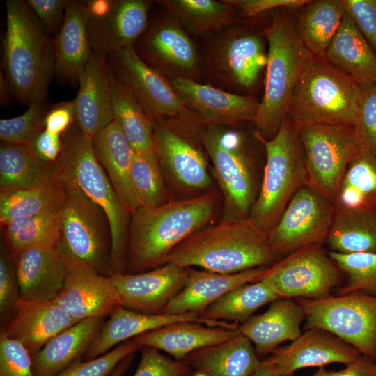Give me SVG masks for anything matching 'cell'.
Segmentation results:
<instances>
[{"instance_id":"1","label":"cell","mask_w":376,"mask_h":376,"mask_svg":"<svg viewBox=\"0 0 376 376\" xmlns=\"http://www.w3.org/2000/svg\"><path fill=\"white\" fill-rule=\"evenodd\" d=\"M219 209V194L214 189L196 197L171 198L156 207H139L130 218L126 257L128 274L166 264L171 251L210 225Z\"/></svg>"},{"instance_id":"2","label":"cell","mask_w":376,"mask_h":376,"mask_svg":"<svg viewBox=\"0 0 376 376\" xmlns=\"http://www.w3.org/2000/svg\"><path fill=\"white\" fill-rule=\"evenodd\" d=\"M278 257L267 232L249 218H223L181 242L170 253L167 263L233 274L272 266Z\"/></svg>"},{"instance_id":"3","label":"cell","mask_w":376,"mask_h":376,"mask_svg":"<svg viewBox=\"0 0 376 376\" xmlns=\"http://www.w3.org/2000/svg\"><path fill=\"white\" fill-rule=\"evenodd\" d=\"M6 8L2 61L13 95L29 106L45 102L54 75V39L26 1L8 0Z\"/></svg>"},{"instance_id":"4","label":"cell","mask_w":376,"mask_h":376,"mask_svg":"<svg viewBox=\"0 0 376 376\" xmlns=\"http://www.w3.org/2000/svg\"><path fill=\"white\" fill-rule=\"evenodd\" d=\"M62 141L54 164L55 179L77 187L105 213L111 237V275L125 273L131 217L98 162L92 139L74 123Z\"/></svg>"},{"instance_id":"5","label":"cell","mask_w":376,"mask_h":376,"mask_svg":"<svg viewBox=\"0 0 376 376\" xmlns=\"http://www.w3.org/2000/svg\"><path fill=\"white\" fill-rule=\"evenodd\" d=\"M268 44L264 93L253 124L265 139H272L287 118L292 93L313 55L299 38L289 9L274 10L263 29Z\"/></svg>"},{"instance_id":"6","label":"cell","mask_w":376,"mask_h":376,"mask_svg":"<svg viewBox=\"0 0 376 376\" xmlns=\"http://www.w3.org/2000/svg\"><path fill=\"white\" fill-rule=\"evenodd\" d=\"M253 136L264 147L266 163L261 187L249 218L268 232L296 192L307 185L304 155L297 128L288 118L272 139H265L255 130Z\"/></svg>"},{"instance_id":"7","label":"cell","mask_w":376,"mask_h":376,"mask_svg":"<svg viewBox=\"0 0 376 376\" xmlns=\"http://www.w3.org/2000/svg\"><path fill=\"white\" fill-rule=\"evenodd\" d=\"M361 86L326 60L315 56L295 86L287 118L293 123L354 125Z\"/></svg>"},{"instance_id":"8","label":"cell","mask_w":376,"mask_h":376,"mask_svg":"<svg viewBox=\"0 0 376 376\" xmlns=\"http://www.w3.org/2000/svg\"><path fill=\"white\" fill-rule=\"evenodd\" d=\"M201 119L175 118L154 123V152L166 185L183 198L214 189L210 161L203 143Z\"/></svg>"},{"instance_id":"9","label":"cell","mask_w":376,"mask_h":376,"mask_svg":"<svg viewBox=\"0 0 376 376\" xmlns=\"http://www.w3.org/2000/svg\"><path fill=\"white\" fill-rule=\"evenodd\" d=\"M265 38L263 31L237 22L205 36L201 54L205 84L245 95L244 93L254 87L266 68Z\"/></svg>"},{"instance_id":"10","label":"cell","mask_w":376,"mask_h":376,"mask_svg":"<svg viewBox=\"0 0 376 376\" xmlns=\"http://www.w3.org/2000/svg\"><path fill=\"white\" fill-rule=\"evenodd\" d=\"M59 182L65 198L60 210L57 249L67 265H79L110 276L111 237L105 213L77 187Z\"/></svg>"},{"instance_id":"11","label":"cell","mask_w":376,"mask_h":376,"mask_svg":"<svg viewBox=\"0 0 376 376\" xmlns=\"http://www.w3.org/2000/svg\"><path fill=\"white\" fill-rule=\"evenodd\" d=\"M236 127L206 125L202 139L221 192L223 218L247 219L258 192L252 155Z\"/></svg>"},{"instance_id":"12","label":"cell","mask_w":376,"mask_h":376,"mask_svg":"<svg viewBox=\"0 0 376 376\" xmlns=\"http://www.w3.org/2000/svg\"><path fill=\"white\" fill-rule=\"evenodd\" d=\"M295 125L303 147L307 185L334 204L349 164L362 148L355 127L311 123Z\"/></svg>"},{"instance_id":"13","label":"cell","mask_w":376,"mask_h":376,"mask_svg":"<svg viewBox=\"0 0 376 376\" xmlns=\"http://www.w3.org/2000/svg\"><path fill=\"white\" fill-rule=\"evenodd\" d=\"M295 300L304 311L306 330L327 331L376 361V295L354 292Z\"/></svg>"},{"instance_id":"14","label":"cell","mask_w":376,"mask_h":376,"mask_svg":"<svg viewBox=\"0 0 376 376\" xmlns=\"http://www.w3.org/2000/svg\"><path fill=\"white\" fill-rule=\"evenodd\" d=\"M107 60L116 77L154 123L175 118L201 119L184 104L169 79L146 64L134 47L113 52L107 55Z\"/></svg>"},{"instance_id":"15","label":"cell","mask_w":376,"mask_h":376,"mask_svg":"<svg viewBox=\"0 0 376 376\" xmlns=\"http://www.w3.org/2000/svg\"><path fill=\"white\" fill-rule=\"evenodd\" d=\"M343 273L322 245H309L288 254L272 265L264 279L279 298L319 299L331 295Z\"/></svg>"},{"instance_id":"16","label":"cell","mask_w":376,"mask_h":376,"mask_svg":"<svg viewBox=\"0 0 376 376\" xmlns=\"http://www.w3.org/2000/svg\"><path fill=\"white\" fill-rule=\"evenodd\" d=\"M134 48L146 64L168 79L201 82V55L189 32L171 15L148 23Z\"/></svg>"},{"instance_id":"17","label":"cell","mask_w":376,"mask_h":376,"mask_svg":"<svg viewBox=\"0 0 376 376\" xmlns=\"http://www.w3.org/2000/svg\"><path fill=\"white\" fill-rule=\"evenodd\" d=\"M334 212L331 202L307 185L301 187L277 224L267 232L278 256L309 245H323Z\"/></svg>"},{"instance_id":"18","label":"cell","mask_w":376,"mask_h":376,"mask_svg":"<svg viewBox=\"0 0 376 376\" xmlns=\"http://www.w3.org/2000/svg\"><path fill=\"white\" fill-rule=\"evenodd\" d=\"M189 267L168 263L156 269L136 274L117 273L110 276L120 305L127 309L162 313L185 286Z\"/></svg>"},{"instance_id":"19","label":"cell","mask_w":376,"mask_h":376,"mask_svg":"<svg viewBox=\"0 0 376 376\" xmlns=\"http://www.w3.org/2000/svg\"><path fill=\"white\" fill-rule=\"evenodd\" d=\"M169 80L184 104L205 125L235 127L253 122L256 117L260 102L251 95L235 94L187 79Z\"/></svg>"},{"instance_id":"20","label":"cell","mask_w":376,"mask_h":376,"mask_svg":"<svg viewBox=\"0 0 376 376\" xmlns=\"http://www.w3.org/2000/svg\"><path fill=\"white\" fill-rule=\"evenodd\" d=\"M109 317L84 354L86 360L103 355L125 340L175 323L192 322L210 327H239L237 323L205 318L198 313L148 314L122 306L117 307Z\"/></svg>"},{"instance_id":"21","label":"cell","mask_w":376,"mask_h":376,"mask_svg":"<svg viewBox=\"0 0 376 376\" xmlns=\"http://www.w3.org/2000/svg\"><path fill=\"white\" fill-rule=\"evenodd\" d=\"M64 285L54 299L70 316L80 321L111 315L120 305L110 276L79 265H67Z\"/></svg>"},{"instance_id":"22","label":"cell","mask_w":376,"mask_h":376,"mask_svg":"<svg viewBox=\"0 0 376 376\" xmlns=\"http://www.w3.org/2000/svg\"><path fill=\"white\" fill-rule=\"evenodd\" d=\"M361 356L353 346L319 329L306 330L290 345L278 347L270 354L281 376L294 375L296 370L306 368L347 365Z\"/></svg>"},{"instance_id":"23","label":"cell","mask_w":376,"mask_h":376,"mask_svg":"<svg viewBox=\"0 0 376 376\" xmlns=\"http://www.w3.org/2000/svg\"><path fill=\"white\" fill-rule=\"evenodd\" d=\"M153 3L155 1L150 0H113L107 14L88 18L93 52L107 56L134 47L148 26V13Z\"/></svg>"},{"instance_id":"24","label":"cell","mask_w":376,"mask_h":376,"mask_svg":"<svg viewBox=\"0 0 376 376\" xmlns=\"http://www.w3.org/2000/svg\"><path fill=\"white\" fill-rule=\"evenodd\" d=\"M107 56L93 52L79 80L75 123L93 138L113 120Z\"/></svg>"},{"instance_id":"25","label":"cell","mask_w":376,"mask_h":376,"mask_svg":"<svg viewBox=\"0 0 376 376\" xmlns=\"http://www.w3.org/2000/svg\"><path fill=\"white\" fill-rule=\"evenodd\" d=\"M272 265L233 274H221L189 267L185 286L162 313L178 314L193 312L201 314L210 305L233 289L265 279L271 272Z\"/></svg>"},{"instance_id":"26","label":"cell","mask_w":376,"mask_h":376,"mask_svg":"<svg viewBox=\"0 0 376 376\" xmlns=\"http://www.w3.org/2000/svg\"><path fill=\"white\" fill-rule=\"evenodd\" d=\"M14 258L21 299L54 301L68 273L67 265L56 246L31 247Z\"/></svg>"},{"instance_id":"27","label":"cell","mask_w":376,"mask_h":376,"mask_svg":"<svg viewBox=\"0 0 376 376\" xmlns=\"http://www.w3.org/2000/svg\"><path fill=\"white\" fill-rule=\"evenodd\" d=\"M77 322L54 300L20 299L1 331L22 343L33 356L51 338Z\"/></svg>"},{"instance_id":"28","label":"cell","mask_w":376,"mask_h":376,"mask_svg":"<svg viewBox=\"0 0 376 376\" xmlns=\"http://www.w3.org/2000/svg\"><path fill=\"white\" fill-rule=\"evenodd\" d=\"M88 18L86 1L70 0L63 24L54 38V75L63 84H79L91 57Z\"/></svg>"},{"instance_id":"29","label":"cell","mask_w":376,"mask_h":376,"mask_svg":"<svg viewBox=\"0 0 376 376\" xmlns=\"http://www.w3.org/2000/svg\"><path fill=\"white\" fill-rule=\"evenodd\" d=\"M304 319V311L295 299L279 298L265 312L240 324L239 330L254 345L260 357L271 354L285 341L297 339L302 334Z\"/></svg>"},{"instance_id":"30","label":"cell","mask_w":376,"mask_h":376,"mask_svg":"<svg viewBox=\"0 0 376 376\" xmlns=\"http://www.w3.org/2000/svg\"><path fill=\"white\" fill-rule=\"evenodd\" d=\"M92 140L98 162L124 207L132 216L139 208L131 180L133 149L115 120Z\"/></svg>"},{"instance_id":"31","label":"cell","mask_w":376,"mask_h":376,"mask_svg":"<svg viewBox=\"0 0 376 376\" xmlns=\"http://www.w3.org/2000/svg\"><path fill=\"white\" fill-rule=\"evenodd\" d=\"M240 333L239 327L225 328L185 322L169 324L132 339L142 347L164 351L174 359L182 361L198 350L223 343Z\"/></svg>"},{"instance_id":"32","label":"cell","mask_w":376,"mask_h":376,"mask_svg":"<svg viewBox=\"0 0 376 376\" xmlns=\"http://www.w3.org/2000/svg\"><path fill=\"white\" fill-rule=\"evenodd\" d=\"M325 60L361 88L376 84V53L346 11Z\"/></svg>"},{"instance_id":"33","label":"cell","mask_w":376,"mask_h":376,"mask_svg":"<svg viewBox=\"0 0 376 376\" xmlns=\"http://www.w3.org/2000/svg\"><path fill=\"white\" fill-rule=\"evenodd\" d=\"M103 319L80 320L51 338L32 356L36 376H56L80 360L102 327Z\"/></svg>"},{"instance_id":"34","label":"cell","mask_w":376,"mask_h":376,"mask_svg":"<svg viewBox=\"0 0 376 376\" xmlns=\"http://www.w3.org/2000/svg\"><path fill=\"white\" fill-rule=\"evenodd\" d=\"M182 361L209 376H250L262 363L252 343L241 333L223 343L198 350Z\"/></svg>"},{"instance_id":"35","label":"cell","mask_w":376,"mask_h":376,"mask_svg":"<svg viewBox=\"0 0 376 376\" xmlns=\"http://www.w3.org/2000/svg\"><path fill=\"white\" fill-rule=\"evenodd\" d=\"M56 181L54 164L41 160L32 146L1 142L0 190L40 187Z\"/></svg>"},{"instance_id":"36","label":"cell","mask_w":376,"mask_h":376,"mask_svg":"<svg viewBox=\"0 0 376 376\" xmlns=\"http://www.w3.org/2000/svg\"><path fill=\"white\" fill-rule=\"evenodd\" d=\"M295 29L306 48L316 58L325 54L338 32L346 8L343 0L309 1L302 6Z\"/></svg>"},{"instance_id":"37","label":"cell","mask_w":376,"mask_h":376,"mask_svg":"<svg viewBox=\"0 0 376 376\" xmlns=\"http://www.w3.org/2000/svg\"><path fill=\"white\" fill-rule=\"evenodd\" d=\"M335 208L376 215V155L361 148L349 164Z\"/></svg>"},{"instance_id":"38","label":"cell","mask_w":376,"mask_h":376,"mask_svg":"<svg viewBox=\"0 0 376 376\" xmlns=\"http://www.w3.org/2000/svg\"><path fill=\"white\" fill-rule=\"evenodd\" d=\"M109 73L113 120L118 123L134 152H153L154 123L110 67Z\"/></svg>"},{"instance_id":"39","label":"cell","mask_w":376,"mask_h":376,"mask_svg":"<svg viewBox=\"0 0 376 376\" xmlns=\"http://www.w3.org/2000/svg\"><path fill=\"white\" fill-rule=\"evenodd\" d=\"M155 3L196 36L205 37L236 22L237 10L226 0H159Z\"/></svg>"},{"instance_id":"40","label":"cell","mask_w":376,"mask_h":376,"mask_svg":"<svg viewBox=\"0 0 376 376\" xmlns=\"http://www.w3.org/2000/svg\"><path fill=\"white\" fill-rule=\"evenodd\" d=\"M325 243L339 253H376V215L335 208Z\"/></svg>"},{"instance_id":"41","label":"cell","mask_w":376,"mask_h":376,"mask_svg":"<svg viewBox=\"0 0 376 376\" xmlns=\"http://www.w3.org/2000/svg\"><path fill=\"white\" fill-rule=\"evenodd\" d=\"M65 198L63 185L0 190V226L14 220L59 211Z\"/></svg>"},{"instance_id":"42","label":"cell","mask_w":376,"mask_h":376,"mask_svg":"<svg viewBox=\"0 0 376 376\" xmlns=\"http://www.w3.org/2000/svg\"><path fill=\"white\" fill-rule=\"evenodd\" d=\"M279 298L263 279L233 289L210 305L201 315L207 319L242 324L256 310Z\"/></svg>"},{"instance_id":"43","label":"cell","mask_w":376,"mask_h":376,"mask_svg":"<svg viewBox=\"0 0 376 376\" xmlns=\"http://www.w3.org/2000/svg\"><path fill=\"white\" fill-rule=\"evenodd\" d=\"M3 243L15 258L35 246H56L61 237L60 210L14 220L1 227Z\"/></svg>"},{"instance_id":"44","label":"cell","mask_w":376,"mask_h":376,"mask_svg":"<svg viewBox=\"0 0 376 376\" xmlns=\"http://www.w3.org/2000/svg\"><path fill=\"white\" fill-rule=\"evenodd\" d=\"M131 180L139 207H156L171 199L155 152L134 151Z\"/></svg>"},{"instance_id":"45","label":"cell","mask_w":376,"mask_h":376,"mask_svg":"<svg viewBox=\"0 0 376 376\" xmlns=\"http://www.w3.org/2000/svg\"><path fill=\"white\" fill-rule=\"evenodd\" d=\"M329 255L347 277L346 283L338 288V295L364 292L376 295V253L329 251Z\"/></svg>"},{"instance_id":"46","label":"cell","mask_w":376,"mask_h":376,"mask_svg":"<svg viewBox=\"0 0 376 376\" xmlns=\"http://www.w3.org/2000/svg\"><path fill=\"white\" fill-rule=\"evenodd\" d=\"M47 108L45 102H34L18 116L0 120L1 142L31 146L35 139L45 129Z\"/></svg>"},{"instance_id":"47","label":"cell","mask_w":376,"mask_h":376,"mask_svg":"<svg viewBox=\"0 0 376 376\" xmlns=\"http://www.w3.org/2000/svg\"><path fill=\"white\" fill-rule=\"evenodd\" d=\"M141 347L133 339L129 340L96 358L78 360L56 376H109L120 361Z\"/></svg>"},{"instance_id":"48","label":"cell","mask_w":376,"mask_h":376,"mask_svg":"<svg viewBox=\"0 0 376 376\" xmlns=\"http://www.w3.org/2000/svg\"><path fill=\"white\" fill-rule=\"evenodd\" d=\"M20 299L15 258L3 243L0 253V319L3 327L12 317Z\"/></svg>"},{"instance_id":"49","label":"cell","mask_w":376,"mask_h":376,"mask_svg":"<svg viewBox=\"0 0 376 376\" xmlns=\"http://www.w3.org/2000/svg\"><path fill=\"white\" fill-rule=\"evenodd\" d=\"M354 126L362 148L376 155V84L361 88Z\"/></svg>"},{"instance_id":"50","label":"cell","mask_w":376,"mask_h":376,"mask_svg":"<svg viewBox=\"0 0 376 376\" xmlns=\"http://www.w3.org/2000/svg\"><path fill=\"white\" fill-rule=\"evenodd\" d=\"M0 376H36L32 355L18 340L0 334Z\"/></svg>"},{"instance_id":"51","label":"cell","mask_w":376,"mask_h":376,"mask_svg":"<svg viewBox=\"0 0 376 376\" xmlns=\"http://www.w3.org/2000/svg\"><path fill=\"white\" fill-rule=\"evenodd\" d=\"M190 368L183 361L172 359L155 348L143 346L133 376H182Z\"/></svg>"},{"instance_id":"52","label":"cell","mask_w":376,"mask_h":376,"mask_svg":"<svg viewBox=\"0 0 376 376\" xmlns=\"http://www.w3.org/2000/svg\"><path fill=\"white\" fill-rule=\"evenodd\" d=\"M346 11L376 53V0H343Z\"/></svg>"},{"instance_id":"53","label":"cell","mask_w":376,"mask_h":376,"mask_svg":"<svg viewBox=\"0 0 376 376\" xmlns=\"http://www.w3.org/2000/svg\"><path fill=\"white\" fill-rule=\"evenodd\" d=\"M70 1V0H28L26 3L45 30L50 36H56L63 24L65 9Z\"/></svg>"},{"instance_id":"54","label":"cell","mask_w":376,"mask_h":376,"mask_svg":"<svg viewBox=\"0 0 376 376\" xmlns=\"http://www.w3.org/2000/svg\"><path fill=\"white\" fill-rule=\"evenodd\" d=\"M239 10L243 16L251 17L265 11L279 8H300L308 0H226Z\"/></svg>"},{"instance_id":"55","label":"cell","mask_w":376,"mask_h":376,"mask_svg":"<svg viewBox=\"0 0 376 376\" xmlns=\"http://www.w3.org/2000/svg\"><path fill=\"white\" fill-rule=\"evenodd\" d=\"M75 123L73 100L63 101L49 107L45 118V130L63 136Z\"/></svg>"},{"instance_id":"56","label":"cell","mask_w":376,"mask_h":376,"mask_svg":"<svg viewBox=\"0 0 376 376\" xmlns=\"http://www.w3.org/2000/svg\"><path fill=\"white\" fill-rule=\"evenodd\" d=\"M62 136L44 129L31 145L36 155L47 163L54 164L62 150Z\"/></svg>"},{"instance_id":"57","label":"cell","mask_w":376,"mask_h":376,"mask_svg":"<svg viewBox=\"0 0 376 376\" xmlns=\"http://www.w3.org/2000/svg\"><path fill=\"white\" fill-rule=\"evenodd\" d=\"M340 370H327L324 367H320L311 376H376V361L362 355L357 361L345 365Z\"/></svg>"},{"instance_id":"58","label":"cell","mask_w":376,"mask_h":376,"mask_svg":"<svg viewBox=\"0 0 376 376\" xmlns=\"http://www.w3.org/2000/svg\"><path fill=\"white\" fill-rule=\"evenodd\" d=\"M250 376H281L276 363L269 356L263 361L258 368Z\"/></svg>"},{"instance_id":"59","label":"cell","mask_w":376,"mask_h":376,"mask_svg":"<svg viewBox=\"0 0 376 376\" xmlns=\"http://www.w3.org/2000/svg\"><path fill=\"white\" fill-rule=\"evenodd\" d=\"M13 95L11 88L6 79L4 74L1 70L0 73V103L2 107H6L9 104L11 95Z\"/></svg>"},{"instance_id":"60","label":"cell","mask_w":376,"mask_h":376,"mask_svg":"<svg viewBox=\"0 0 376 376\" xmlns=\"http://www.w3.org/2000/svg\"><path fill=\"white\" fill-rule=\"evenodd\" d=\"M133 355H130L120 361L109 376H122L131 365Z\"/></svg>"},{"instance_id":"61","label":"cell","mask_w":376,"mask_h":376,"mask_svg":"<svg viewBox=\"0 0 376 376\" xmlns=\"http://www.w3.org/2000/svg\"><path fill=\"white\" fill-rule=\"evenodd\" d=\"M182 376H209V375L206 373L201 370L190 368Z\"/></svg>"},{"instance_id":"62","label":"cell","mask_w":376,"mask_h":376,"mask_svg":"<svg viewBox=\"0 0 376 376\" xmlns=\"http://www.w3.org/2000/svg\"><path fill=\"white\" fill-rule=\"evenodd\" d=\"M283 376H295V375H283Z\"/></svg>"}]
</instances>
